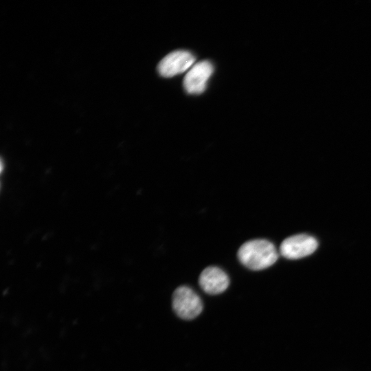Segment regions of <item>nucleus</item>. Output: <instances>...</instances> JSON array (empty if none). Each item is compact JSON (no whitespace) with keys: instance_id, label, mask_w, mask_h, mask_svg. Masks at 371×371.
Here are the masks:
<instances>
[{"instance_id":"f257e3e1","label":"nucleus","mask_w":371,"mask_h":371,"mask_svg":"<svg viewBox=\"0 0 371 371\" xmlns=\"http://www.w3.org/2000/svg\"><path fill=\"white\" fill-rule=\"evenodd\" d=\"M237 256L245 267L258 271L273 265L278 258V253L271 242L258 238L244 243L238 249Z\"/></svg>"},{"instance_id":"f03ea898","label":"nucleus","mask_w":371,"mask_h":371,"mask_svg":"<svg viewBox=\"0 0 371 371\" xmlns=\"http://www.w3.org/2000/svg\"><path fill=\"white\" fill-rule=\"evenodd\" d=\"M172 308L180 318L192 319L201 313L203 304L199 296L191 288L181 286L173 293Z\"/></svg>"},{"instance_id":"7ed1b4c3","label":"nucleus","mask_w":371,"mask_h":371,"mask_svg":"<svg viewBox=\"0 0 371 371\" xmlns=\"http://www.w3.org/2000/svg\"><path fill=\"white\" fill-rule=\"evenodd\" d=\"M317 246L314 237L300 234L285 238L280 246V253L287 259H299L312 254Z\"/></svg>"},{"instance_id":"20e7f679","label":"nucleus","mask_w":371,"mask_h":371,"mask_svg":"<svg viewBox=\"0 0 371 371\" xmlns=\"http://www.w3.org/2000/svg\"><path fill=\"white\" fill-rule=\"evenodd\" d=\"M194 56L189 52L178 50L166 56L159 63L157 69L164 77H172L189 69L194 63Z\"/></svg>"},{"instance_id":"39448f33","label":"nucleus","mask_w":371,"mask_h":371,"mask_svg":"<svg viewBox=\"0 0 371 371\" xmlns=\"http://www.w3.org/2000/svg\"><path fill=\"white\" fill-rule=\"evenodd\" d=\"M213 71V65L210 61L203 60L195 64L184 78L185 90L190 94H199L203 92Z\"/></svg>"},{"instance_id":"423d86ee","label":"nucleus","mask_w":371,"mask_h":371,"mask_svg":"<svg viewBox=\"0 0 371 371\" xmlns=\"http://www.w3.org/2000/svg\"><path fill=\"white\" fill-rule=\"evenodd\" d=\"M199 283L205 293L217 295L227 289L229 284V279L227 273L219 267L210 266L201 273Z\"/></svg>"}]
</instances>
